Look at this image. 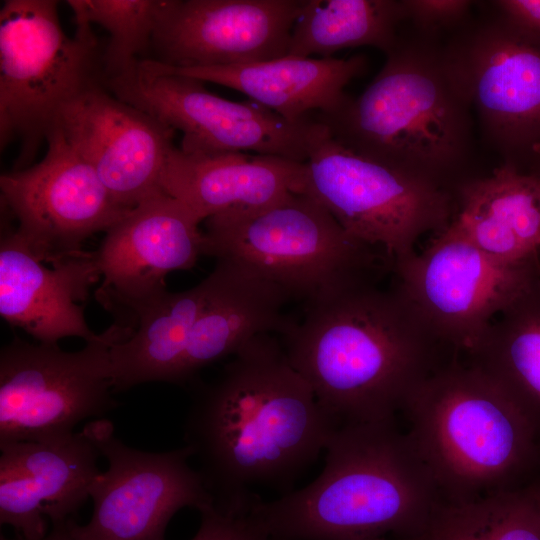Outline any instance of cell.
Masks as SVG:
<instances>
[{"label":"cell","instance_id":"23","mask_svg":"<svg viewBox=\"0 0 540 540\" xmlns=\"http://www.w3.org/2000/svg\"><path fill=\"white\" fill-rule=\"evenodd\" d=\"M208 278V297L190 333L181 384L260 334H282L290 322L282 314L289 301L284 293L239 264L217 259Z\"/></svg>","mask_w":540,"mask_h":540},{"label":"cell","instance_id":"2","mask_svg":"<svg viewBox=\"0 0 540 540\" xmlns=\"http://www.w3.org/2000/svg\"><path fill=\"white\" fill-rule=\"evenodd\" d=\"M367 281L305 306L282 333L293 368L337 427L396 419L414 390L457 353L394 281Z\"/></svg>","mask_w":540,"mask_h":540},{"label":"cell","instance_id":"20","mask_svg":"<svg viewBox=\"0 0 540 540\" xmlns=\"http://www.w3.org/2000/svg\"><path fill=\"white\" fill-rule=\"evenodd\" d=\"M306 162L244 152L190 154L175 147L161 178L162 190L201 221L227 211H250L293 193H306Z\"/></svg>","mask_w":540,"mask_h":540},{"label":"cell","instance_id":"28","mask_svg":"<svg viewBox=\"0 0 540 540\" xmlns=\"http://www.w3.org/2000/svg\"><path fill=\"white\" fill-rule=\"evenodd\" d=\"M76 25H100L110 34L102 52L104 81L134 70L151 50L164 0H68Z\"/></svg>","mask_w":540,"mask_h":540},{"label":"cell","instance_id":"7","mask_svg":"<svg viewBox=\"0 0 540 540\" xmlns=\"http://www.w3.org/2000/svg\"><path fill=\"white\" fill-rule=\"evenodd\" d=\"M104 83L90 25L68 36L55 0H5L0 10V144L20 145L13 170L32 165L59 111Z\"/></svg>","mask_w":540,"mask_h":540},{"label":"cell","instance_id":"35","mask_svg":"<svg viewBox=\"0 0 540 540\" xmlns=\"http://www.w3.org/2000/svg\"><path fill=\"white\" fill-rule=\"evenodd\" d=\"M364 540H391L389 538H371V539H364Z\"/></svg>","mask_w":540,"mask_h":540},{"label":"cell","instance_id":"1","mask_svg":"<svg viewBox=\"0 0 540 540\" xmlns=\"http://www.w3.org/2000/svg\"><path fill=\"white\" fill-rule=\"evenodd\" d=\"M233 356L195 396L184 441L214 505L246 512L258 500L251 488L289 487L337 426L269 333Z\"/></svg>","mask_w":540,"mask_h":540},{"label":"cell","instance_id":"4","mask_svg":"<svg viewBox=\"0 0 540 540\" xmlns=\"http://www.w3.org/2000/svg\"><path fill=\"white\" fill-rule=\"evenodd\" d=\"M409 28L359 96H347L336 111L316 119L347 149L455 194L473 178V110L452 76L440 35Z\"/></svg>","mask_w":540,"mask_h":540},{"label":"cell","instance_id":"15","mask_svg":"<svg viewBox=\"0 0 540 540\" xmlns=\"http://www.w3.org/2000/svg\"><path fill=\"white\" fill-rule=\"evenodd\" d=\"M202 221L165 192L143 200L105 232L94 251L102 278L95 297L126 327L166 289V276L191 269L204 254Z\"/></svg>","mask_w":540,"mask_h":540},{"label":"cell","instance_id":"24","mask_svg":"<svg viewBox=\"0 0 540 540\" xmlns=\"http://www.w3.org/2000/svg\"><path fill=\"white\" fill-rule=\"evenodd\" d=\"M209 289L207 276L188 290H167L135 312L127 325L130 335L110 350L114 392L148 382L181 384L190 333Z\"/></svg>","mask_w":540,"mask_h":540},{"label":"cell","instance_id":"33","mask_svg":"<svg viewBox=\"0 0 540 540\" xmlns=\"http://www.w3.org/2000/svg\"><path fill=\"white\" fill-rule=\"evenodd\" d=\"M528 173L533 174L540 181V158L537 160L535 165L528 171Z\"/></svg>","mask_w":540,"mask_h":540},{"label":"cell","instance_id":"25","mask_svg":"<svg viewBox=\"0 0 540 540\" xmlns=\"http://www.w3.org/2000/svg\"><path fill=\"white\" fill-rule=\"evenodd\" d=\"M465 360L491 377L540 430V278L494 318Z\"/></svg>","mask_w":540,"mask_h":540},{"label":"cell","instance_id":"14","mask_svg":"<svg viewBox=\"0 0 540 540\" xmlns=\"http://www.w3.org/2000/svg\"><path fill=\"white\" fill-rule=\"evenodd\" d=\"M36 164L0 176L2 204L30 251L51 265L85 253L92 235L106 232L131 210L119 205L95 170L53 127Z\"/></svg>","mask_w":540,"mask_h":540},{"label":"cell","instance_id":"17","mask_svg":"<svg viewBox=\"0 0 540 540\" xmlns=\"http://www.w3.org/2000/svg\"><path fill=\"white\" fill-rule=\"evenodd\" d=\"M54 127L122 207L131 210L163 191L161 178L176 147L175 131L117 98L104 83L64 105Z\"/></svg>","mask_w":540,"mask_h":540},{"label":"cell","instance_id":"9","mask_svg":"<svg viewBox=\"0 0 540 540\" xmlns=\"http://www.w3.org/2000/svg\"><path fill=\"white\" fill-rule=\"evenodd\" d=\"M306 193L318 200L356 240L394 264L418 239L445 229L456 210L454 192L357 154L330 135L306 162Z\"/></svg>","mask_w":540,"mask_h":540},{"label":"cell","instance_id":"31","mask_svg":"<svg viewBox=\"0 0 540 540\" xmlns=\"http://www.w3.org/2000/svg\"><path fill=\"white\" fill-rule=\"evenodd\" d=\"M490 3L516 22L540 33V0H497Z\"/></svg>","mask_w":540,"mask_h":540},{"label":"cell","instance_id":"29","mask_svg":"<svg viewBox=\"0 0 540 540\" xmlns=\"http://www.w3.org/2000/svg\"><path fill=\"white\" fill-rule=\"evenodd\" d=\"M405 23L415 29L440 35L454 32L469 19L474 2L469 0H401Z\"/></svg>","mask_w":540,"mask_h":540},{"label":"cell","instance_id":"12","mask_svg":"<svg viewBox=\"0 0 540 540\" xmlns=\"http://www.w3.org/2000/svg\"><path fill=\"white\" fill-rule=\"evenodd\" d=\"M392 272L432 331L459 355L469 354L494 318L540 278L535 268L503 262L446 228Z\"/></svg>","mask_w":540,"mask_h":540},{"label":"cell","instance_id":"10","mask_svg":"<svg viewBox=\"0 0 540 540\" xmlns=\"http://www.w3.org/2000/svg\"><path fill=\"white\" fill-rule=\"evenodd\" d=\"M205 82L154 71L142 61L105 87L117 98L182 133L190 154L254 152L305 163L328 137L317 119L289 120L253 101L236 102L209 91Z\"/></svg>","mask_w":540,"mask_h":540},{"label":"cell","instance_id":"8","mask_svg":"<svg viewBox=\"0 0 540 540\" xmlns=\"http://www.w3.org/2000/svg\"><path fill=\"white\" fill-rule=\"evenodd\" d=\"M494 8L444 43L460 91L502 164L528 172L540 158V33Z\"/></svg>","mask_w":540,"mask_h":540},{"label":"cell","instance_id":"19","mask_svg":"<svg viewBox=\"0 0 540 540\" xmlns=\"http://www.w3.org/2000/svg\"><path fill=\"white\" fill-rule=\"evenodd\" d=\"M100 279L94 252L46 267L16 230L0 241V314L38 343L58 344L65 337L86 343L100 334L90 330L84 306L89 288Z\"/></svg>","mask_w":540,"mask_h":540},{"label":"cell","instance_id":"6","mask_svg":"<svg viewBox=\"0 0 540 540\" xmlns=\"http://www.w3.org/2000/svg\"><path fill=\"white\" fill-rule=\"evenodd\" d=\"M204 221V255L239 264L305 306L392 271L385 253L349 235L308 193Z\"/></svg>","mask_w":540,"mask_h":540},{"label":"cell","instance_id":"27","mask_svg":"<svg viewBox=\"0 0 540 540\" xmlns=\"http://www.w3.org/2000/svg\"><path fill=\"white\" fill-rule=\"evenodd\" d=\"M536 480L473 501L442 502L405 540H540Z\"/></svg>","mask_w":540,"mask_h":540},{"label":"cell","instance_id":"13","mask_svg":"<svg viewBox=\"0 0 540 540\" xmlns=\"http://www.w3.org/2000/svg\"><path fill=\"white\" fill-rule=\"evenodd\" d=\"M83 432L108 468L90 487V520L68 522L74 540H165L167 525L180 509L200 512L214 504L200 472L189 464L188 447L160 453L129 447L104 418L87 423Z\"/></svg>","mask_w":540,"mask_h":540},{"label":"cell","instance_id":"22","mask_svg":"<svg viewBox=\"0 0 540 540\" xmlns=\"http://www.w3.org/2000/svg\"><path fill=\"white\" fill-rule=\"evenodd\" d=\"M451 233L503 262L540 272V181L501 164L455 190Z\"/></svg>","mask_w":540,"mask_h":540},{"label":"cell","instance_id":"3","mask_svg":"<svg viewBox=\"0 0 540 540\" xmlns=\"http://www.w3.org/2000/svg\"><path fill=\"white\" fill-rule=\"evenodd\" d=\"M320 475L248 514L269 540H405L443 502L396 419L337 427Z\"/></svg>","mask_w":540,"mask_h":540},{"label":"cell","instance_id":"26","mask_svg":"<svg viewBox=\"0 0 540 540\" xmlns=\"http://www.w3.org/2000/svg\"><path fill=\"white\" fill-rule=\"evenodd\" d=\"M404 24L401 0H304L288 56L329 58L360 46L386 55L396 46Z\"/></svg>","mask_w":540,"mask_h":540},{"label":"cell","instance_id":"21","mask_svg":"<svg viewBox=\"0 0 540 540\" xmlns=\"http://www.w3.org/2000/svg\"><path fill=\"white\" fill-rule=\"evenodd\" d=\"M142 62L154 71L235 89L293 121L336 111L348 96L345 87L368 67L364 55L346 59L287 55L256 63L193 68L170 67L153 59Z\"/></svg>","mask_w":540,"mask_h":540},{"label":"cell","instance_id":"11","mask_svg":"<svg viewBox=\"0 0 540 540\" xmlns=\"http://www.w3.org/2000/svg\"><path fill=\"white\" fill-rule=\"evenodd\" d=\"M131 329L117 324L78 351L15 337L0 352V445L74 433L117 406L110 350Z\"/></svg>","mask_w":540,"mask_h":540},{"label":"cell","instance_id":"30","mask_svg":"<svg viewBox=\"0 0 540 540\" xmlns=\"http://www.w3.org/2000/svg\"><path fill=\"white\" fill-rule=\"evenodd\" d=\"M200 515V526L191 540H269L248 512L228 511L213 504Z\"/></svg>","mask_w":540,"mask_h":540},{"label":"cell","instance_id":"18","mask_svg":"<svg viewBox=\"0 0 540 540\" xmlns=\"http://www.w3.org/2000/svg\"><path fill=\"white\" fill-rule=\"evenodd\" d=\"M0 522L19 538L40 540L74 519L100 474L101 456L83 432L0 445Z\"/></svg>","mask_w":540,"mask_h":540},{"label":"cell","instance_id":"34","mask_svg":"<svg viewBox=\"0 0 540 540\" xmlns=\"http://www.w3.org/2000/svg\"><path fill=\"white\" fill-rule=\"evenodd\" d=\"M536 483H537V489H538V494L540 498V478L537 479Z\"/></svg>","mask_w":540,"mask_h":540},{"label":"cell","instance_id":"16","mask_svg":"<svg viewBox=\"0 0 540 540\" xmlns=\"http://www.w3.org/2000/svg\"><path fill=\"white\" fill-rule=\"evenodd\" d=\"M304 0H164L153 60L175 68L269 61L288 55Z\"/></svg>","mask_w":540,"mask_h":540},{"label":"cell","instance_id":"5","mask_svg":"<svg viewBox=\"0 0 540 540\" xmlns=\"http://www.w3.org/2000/svg\"><path fill=\"white\" fill-rule=\"evenodd\" d=\"M443 502L526 486L540 467V430L487 374L460 355L428 376L401 412Z\"/></svg>","mask_w":540,"mask_h":540},{"label":"cell","instance_id":"32","mask_svg":"<svg viewBox=\"0 0 540 540\" xmlns=\"http://www.w3.org/2000/svg\"><path fill=\"white\" fill-rule=\"evenodd\" d=\"M68 522L51 526V529L49 530L48 534L40 540H74L69 532ZM0 540H12V539H8L4 536H1ZM13 540H25V539L18 537L17 539H13Z\"/></svg>","mask_w":540,"mask_h":540}]
</instances>
